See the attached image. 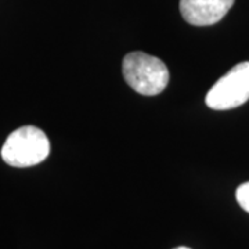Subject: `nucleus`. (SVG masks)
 Returning a JSON list of instances; mask_svg holds the SVG:
<instances>
[{
	"label": "nucleus",
	"mask_w": 249,
	"mask_h": 249,
	"mask_svg": "<svg viewBox=\"0 0 249 249\" xmlns=\"http://www.w3.org/2000/svg\"><path fill=\"white\" fill-rule=\"evenodd\" d=\"M175 249H190V248H187V247H178V248H175Z\"/></svg>",
	"instance_id": "nucleus-6"
},
{
	"label": "nucleus",
	"mask_w": 249,
	"mask_h": 249,
	"mask_svg": "<svg viewBox=\"0 0 249 249\" xmlns=\"http://www.w3.org/2000/svg\"><path fill=\"white\" fill-rule=\"evenodd\" d=\"M235 0H180L181 16L196 27L214 25L234 6Z\"/></svg>",
	"instance_id": "nucleus-4"
},
{
	"label": "nucleus",
	"mask_w": 249,
	"mask_h": 249,
	"mask_svg": "<svg viewBox=\"0 0 249 249\" xmlns=\"http://www.w3.org/2000/svg\"><path fill=\"white\" fill-rule=\"evenodd\" d=\"M122 73L127 85L142 96H157L169 83V70L165 62L142 52L124 55Z\"/></svg>",
	"instance_id": "nucleus-1"
},
{
	"label": "nucleus",
	"mask_w": 249,
	"mask_h": 249,
	"mask_svg": "<svg viewBox=\"0 0 249 249\" xmlns=\"http://www.w3.org/2000/svg\"><path fill=\"white\" fill-rule=\"evenodd\" d=\"M249 100V61L241 62L214 83L205 103L216 111L232 109Z\"/></svg>",
	"instance_id": "nucleus-3"
},
{
	"label": "nucleus",
	"mask_w": 249,
	"mask_h": 249,
	"mask_svg": "<svg viewBox=\"0 0 249 249\" xmlns=\"http://www.w3.org/2000/svg\"><path fill=\"white\" fill-rule=\"evenodd\" d=\"M50 142L36 126H22L9 134L1 147L3 160L14 168H29L49 157Z\"/></svg>",
	"instance_id": "nucleus-2"
},
{
	"label": "nucleus",
	"mask_w": 249,
	"mask_h": 249,
	"mask_svg": "<svg viewBox=\"0 0 249 249\" xmlns=\"http://www.w3.org/2000/svg\"><path fill=\"white\" fill-rule=\"evenodd\" d=\"M235 196H237V201L240 206L249 213V181L248 183H244L241 184L238 188H237V193H235Z\"/></svg>",
	"instance_id": "nucleus-5"
}]
</instances>
